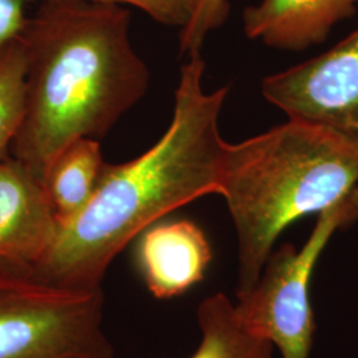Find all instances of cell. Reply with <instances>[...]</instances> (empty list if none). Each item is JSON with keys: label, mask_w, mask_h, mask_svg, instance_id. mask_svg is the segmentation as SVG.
<instances>
[{"label": "cell", "mask_w": 358, "mask_h": 358, "mask_svg": "<svg viewBox=\"0 0 358 358\" xmlns=\"http://www.w3.org/2000/svg\"><path fill=\"white\" fill-rule=\"evenodd\" d=\"M201 52L182 66L174 113L164 136L125 164H106L87 207L60 226L40 263L38 280L92 291L103 288L105 273L143 231L179 207L208 194H220L227 143L219 115L229 87L207 93Z\"/></svg>", "instance_id": "cell-1"}, {"label": "cell", "mask_w": 358, "mask_h": 358, "mask_svg": "<svg viewBox=\"0 0 358 358\" xmlns=\"http://www.w3.org/2000/svg\"><path fill=\"white\" fill-rule=\"evenodd\" d=\"M26 108L11 155L43 179L81 138L100 140L141 101L150 71L130 40V13L88 0H40L19 35Z\"/></svg>", "instance_id": "cell-2"}, {"label": "cell", "mask_w": 358, "mask_h": 358, "mask_svg": "<svg viewBox=\"0 0 358 358\" xmlns=\"http://www.w3.org/2000/svg\"><path fill=\"white\" fill-rule=\"evenodd\" d=\"M358 154L324 129L288 120L227 143L220 194L238 238V299L262 275L282 231L357 189Z\"/></svg>", "instance_id": "cell-3"}, {"label": "cell", "mask_w": 358, "mask_h": 358, "mask_svg": "<svg viewBox=\"0 0 358 358\" xmlns=\"http://www.w3.org/2000/svg\"><path fill=\"white\" fill-rule=\"evenodd\" d=\"M103 288L0 273V358H113Z\"/></svg>", "instance_id": "cell-4"}, {"label": "cell", "mask_w": 358, "mask_h": 358, "mask_svg": "<svg viewBox=\"0 0 358 358\" xmlns=\"http://www.w3.org/2000/svg\"><path fill=\"white\" fill-rule=\"evenodd\" d=\"M358 219V187L345 199L319 214L301 248L282 244L273 250L255 287L235 306L244 325L278 346L282 358H312L315 315L310 280L336 231Z\"/></svg>", "instance_id": "cell-5"}, {"label": "cell", "mask_w": 358, "mask_h": 358, "mask_svg": "<svg viewBox=\"0 0 358 358\" xmlns=\"http://www.w3.org/2000/svg\"><path fill=\"white\" fill-rule=\"evenodd\" d=\"M262 93L288 120L324 129L358 154V27L329 51L266 77Z\"/></svg>", "instance_id": "cell-6"}, {"label": "cell", "mask_w": 358, "mask_h": 358, "mask_svg": "<svg viewBox=\"0 0 358 358\" xmlns=\"http://www.w3.org/2000/svg\"><path fill=\"white\" fill-rule=\"evenodd\" d=\"M60 230L43 183L13 155L0 161V273L35 276Z\"/></svg>", "instance_id": "cell-7"}, {"label": "cell", "mask_w": 358, "mask_h": 358, "mask_svg": "<svg viewBox=\"0 0 358 358\" xmlns=\"http://www.w3.org/2000/svg\"><path fill=\"white\" fill-rule=\"evenodd\" d=\"M137 239L136 263L155 299L177 297L205 279L213 251L195 222L159 220Z\"/></svg>", "instance_id": "cell-8"}, {"label": "cell", "mask_w": 358, "mask_h": 358, "mask_svg": "<svg viewBox=\"0 0 358 358\" xmlns=\"http://www.w3.org/2000/svg\"><path fill=\"white\" fill-rule=\"evenodd\" d=\"M358 0H260L242 15L244 35L279 51L301 52L324 43Z\"/></svg>", "instance_id": "cell-9"}, {"label": "cell", "mask_w": 358, "mask_h": 358, "mask_svg": "<svg viewBox=\"0 0 358 358\" xmlns=\"http://www.w3.org/2000/svg\"><path fill=\"white\" fill-rule=\"evenodd\" d=\"M106 162L97 140L81 138L57 154L41 179L60 226L87 207L99 186Z\"/></svg>", "instance_id": "cell-10"}, {"label": "cell", "mask_w": 358, "mask_h": 358, "mask_svg": "<svg viewBox=\"0 0 358 358\" xmlns=\"http://www.w3.org/2000/svg\"><path fill=\"white\" fill-rule=\"evenodd\" d=\"M201 344L190 358H273V344L251 332L224 294L205 299L198 308Z\"/></svg>", "instance_id": "cell-11"}, {"label": "cell", "mask_w": 358, "mask_h": 358, "mask_svg": "<svg viewBox=\"0 0 358 358\" xmlns=\"http://www.w3.org/2000/svg\"><path fill=\"white\" fill-rule=\"evenodd\" d=\"M26 108V56L19 36L0 44V161L11 155Z\"/></svg>", "instance_id": "cell-12"}, {"label": "cell", "mask_w": 358, "mask_h": 358, "mask_svg": "<svg viewBox=\"0 0 358 358\" xmlns=\"http://www.w3.org/2000/svg\"><path fill=\"white\" fill-rule=\"evenodd\" d=\"M230 10V0H189V20L179 29V53L201 52L207 36L227 22Z\"/></svg>", "instance_id": "cell-13"}, {"label": "cell", "mask_w": 358, "mask_h": 358, "mask_svg": "<svg viewBox=\"0 0 358 358\" xmlns=\"http://www.w3.org/2000/svg\"><path fill=\"white\" fill-rule=\"evenodd\" d=\"M94 3H108L130 6L141 10L157 23L166 27L183 28L189 20V0H88Z\"/></svg>", "instance_id": "cell-14"}, {"label": "cell", "mask_w": 358, "mask_h": 358, "mask_svg": "<svg viewBox=\"0 0 358 358\" xmlns=\"http://www.w3.org/2000/svg\"><path fill=\"white\" fill-rule=\"evenodd\" d=\"M35 0H0V44L17 38L26 26L27 6Z\"/></svg>", "instance_id": "cell-15"}]
</instances>
